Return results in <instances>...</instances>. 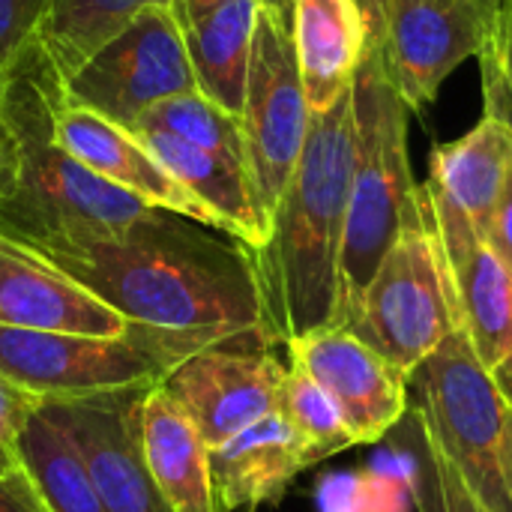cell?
Instances as JSON below:
<instances>
[{
	"label": "cell",
	"instance_id": "6da1fadb",
	"mask_svg": "<svg viewBox=\"0 0 512 512\" xmlns=\"http://www.w3.org/2000/svg\"><path fill=\"white\" fill-rule=\"evenodd\" d=\"M24 249L132 324L267 348L252 249L231 234L153 210L120 234Z\"/></svg>",
	"mask_w": 512,
	"mask_h": 512
},
{
	"label": "cell",
	"instance_id": "7a4b0ae2",
	"mask_svg": "<svg viewBox=\"0 0 512 512\" xmlns=\"http://www.w3.org/2000/svg\"><path fill=\"white\" fill-rule=\"evenodd\" d=\"M60 102L63 78L36 39L0 78V237L18 246L120 234L156 210L60 144Z\"/></svg>",
	"mask_w": 512,
	"mask_h": 512
},
{
	"label": "cell",
	"instance_id": "3957f363",
	"mask_svg": "<svg viewBox=\"0 0 512 512\" xmlns=\"http://www.w3.org/2000/svg\"><path fill=\"white\" fill-rule=\"evenodd\" d=\"M354 159L357 132L348 93L327 114H312L303 156L279 198L267 243L252 249L267 348L333 324Z\"/></svg>",
	"mask_w": 512,
	"mask_h": 512
},
{
	"label": "cell",
	"instance_id": "277c9868",
	"mask_svg": "<svg viewBox=\"0 0 512 512\" xmlns=\"http://www.w3.org/2000/svg\"><path fill=\"white\" fill-rule=\"evenodd\" d=\"M351 102L357 159L339 258V300L330 327L354 324L384 255L420 210V186L411 177L408 159V105L393 84L384 45H366Z\"/></svg>",
	"mask_w": 512,
	"mask_h": 512
},
{
	"label": "cell",
	"instance_id": "5b68a950",
	"mask_svg": "<svg viewBox=\"0 0 512 512\" xmlns=\"http://www.w3.org/2000/svg\"><path fill=\"white\" fill-rule=\"evenodd\" d=\"M207 348H219V342L150 324H132L114 339L0 327V375L45 405L150 390Z\"/></svg>",
	"mask_w": 512,
	"mask_h": 512
},
{
	"label": "cell",
	"instance_id": "8992f818",
	"mask_svg": "<svg viewBox=\"0 0 512 512\" xmlns=\"http://www.w3.org/2000/svg\"><path fill=\"white\" fill-rule=\"evenodd\" d=\"M414 414L492 512H512L501 477L507 396L459 324L408 378Z\"/></svg>",
	"mask_w": 512,
	"mask_h": 512
},
{
	"label": "cell",
	"instance_id": "52a82bcc",
	"mask_svg": "<svg viewBox=\"0 0 512 512\" xmlns=\"http://www.w3.org/2000/svg\"><path fill=\"white\" fill-rule=\"evenodd\" d=\"M456 327V297L420 201V210L384 255L348 330L411 378Z\"/></svg>",
	"mask_w": 512,
	"mask_h": 512
},
{
	"label": "cell",
	"instance_id": "ba28073f",
	"mask_svg": "<svg viewBox=\"0 0 512 512\" xmlns=\"http://www.w3.org/2000/svg\"><path fill=\"white\" fill-rule=\"evenodd\" d=\"M198 90L171 3L141 9L63 78V99L129 129L153 105Z\"/></svg>",
	"mask_w": 512,
	"mask_h": 512
},
{
	"label": "cell",
	"instance_id": "9c48e42d",
	"mask_svg": "<svg viewBox=\"0 0 512 512\" xmlns=\"http://www.w3.org/2000/svg\"><path fill=\"white\" fill-rule=\"evenodd\" d=\"M309 123L312 111L294 54L291 21L261 6L240 126L246 144V174L267 234L279 198L303 156Z\"/></svg>",
	"mask_w": 512,
	"mask_h": 512
},
{
	"label": "cell",
	"instance_id": "30bf717a",
	"mask_svg": "<svg viewBox=\"0 0 512 512\" xmlns=\"http://www.w3.org/2000/svg\"><path fill=\"white\" fill-rule=\"evenodd\" d=\"M498 3L489 0H390L384 54L408 111H426L441 84L480 57Z\"/></svg>",
	"mask_w": 512,
	"mask_h": 512
},
{
	"label": "cell",
	"instance_id": "8fae6325",
	"mask_svg": "<svg viewBox=\"0 0 512 512\" xmlns=\"http://www.w3.org/2000/svg\"><path fill=\"white\" fill-rule=\"evenodd\" d=\"M420 201L456 297L459 324L465 327L483 366L495 372L510 351V273L504 270L486 237L474 228L471 216L432 180L420 186Z\"/></svg>",
	"mask_w": 512,
	"mask_h": 512
},
{
	"label": "cell",
	"instance_id": "7c38bea8",
	"mask_svg": "<svg viewBox=\"0 0 512 512\" xmlns=\"http://www.w3.org/2000/svg\"><path fill=\"white\" fill-rule=\"evenodd\" d=\"M285 375L288 366H282L273 348L219 345L186 360L162 387L213 450L258 420L279 414Z\"/></svg>",
	"mask_w": 512,
	"mask_h": 512
},
{
	"label": "cell",
	"instance_id": "4fadbf2b",
	"mask_svg": "<svg viewBox=\"0 0 512 512\" xmlns=\"http://www.w3.org/2000/svg\"><path fill=\"white\" fill-rule=\"evenodd\" d=\"M147 390H114L84 399L45 402L51 417L75 444L108 512H168L141 450V399Z\"/></svg>",
	"mask_w": 512,
	"mask_h": 512
},
{
	"label": "cell",
	"instance_id": "5bb4252c",
	"mask_svg": "<svg viewBox=\"0 0 512 512\" xmlns=\"http://www.w3.org/2000/svg\"><path fill=\"white\" fill-rule=\"evenodd\" d=\"M285 348L291 366L336 402L354 444H375L408 417V375L348 327H321Z\"/></svg>",
	"mask_w": 512,
	"mask_h": 512
},
{
	"label": "cell",
	"instance_id": "9a60e30c",
	"mask_svg": "<svg viewBox=\"0 0 512 512\" xmlns=\"http://www.w3.org/2000/svg\"><path fill=\"white\" fill-rule=\"evenodd\" d=\"M57 138L84 168L141 198L144 204L228 234L222 219L204 201H198L174 174H168L165 165L132 132L114 126L111 120L63 99L57 111Z\"/></svg>",
	"mask_w": 512,
	"mask_h": 512
},
{
	"label": "cell",
	"instance_id": "2e32d148",
	"mask_svg": "<svg viewBox=\"0 0 512 512\" xmlns=\"http://www.w3.org/2000/svg\"><path fill=\"white\" fill-rule=\"evenodd\" d=\"M0 327L114 339L132 321L120 318L39 255L0 237Z\"/></svg>",
	"mask_w": 512,
	"mask_h": 512
},
{
	"label": "cell",
	"instance_id": "e0dca14e",
	"mask_svg": "<svg viewBox=\"0 0 512 512\" xmlns=\"http://www.w3.org/2000/svg\"><path fill=\"white\" fill-rule=\"evenodd\" d=\"M291 39L309 111L327 114L351 93L369 45L360 0H294Z\"/></svg>",
	"mask_w": 512,
	"mask_h": 512
},
{
	"label": "cell",
	"instance_id": "ac0fdd59",
	"mask_svg": "<svg viewBox=\"0 0 512 512\" xmlns=\"http://www.w3.org/2000/svg\"><path fill=\"white\" fill-rule=\"evenodd\" d=\"M306 468H312L309 456L279 414L258 420L210 450V477L222 512L279 504Z\"/></svg>",
	"mask_w": 512,
	"mask_h": 512
},
{
	"label": "cell",
	"instance_id": "d6986e66",
	"mask_svg": "<svg viewBox=\"0 0 512 512\" xmlns=\"http://www.w3.org/2000/svg\"><path fill=\"white\" fill-rule=\"evenodd\" d=\"M141 450L168 512H222L210 477V447L162 384L141 399Z\"/></svg>",
	"mask_w": 512,
	"mask_h": 512
},
{
	"label": "cell",
	"instance_id": "ffe728a7",
	"mask_svg": "<svg viewBox=\"0 0 512 512\" xmlns=\"http://www.w3.org/2000/svg\"><path fill=\"white\" fill-rule=\"evenodd\" d=\"M258 15L261 0H228L192 18H177L198 93L234 117L243 114Z\"/></svg>",
	"mask_w": 512,
	"mask_h": 512
},
{
	"label": "cell",
	"instance_id": "44dd1931",
	"mask_svg": "<svg viewBox=\"0 0 512 512\" xmlns=\"http://www.w3.org/2000/svg\"><path fill=\"white\" fill-rule=\"evenodd\" d=\"M162 165L174 174L198 201H204L225 225V231L246 243L249 249H261L267 243V228L258 213L252 183L243 165L222 159L210 150L171 138L165 132H132Z\"/></svg>",
	"mask_w": 512,
	"mask_h": 512
},
{
	"label": "cell",
	"instance_id": "7402d4cb",
	"mask_svg": "<svg viewBox=\"0 0 512 512\" xmlns=\"http://www.w3.org/2000/svg\"><path fill=\"white\" fill-rule=\"evenodd\" d=\"M510 162L512 129L504 120L483 114L468 135L432 147L429 180L447 192L486 237Z\"/></svg>",
	"mask_w": 512,
	"mask_h": 512
},
{
	"label": "cell",
	"instance_id": "603a6c76",
	"mask_svg": "<svg viewBox=\"0 0 512 512\" xmlns=\"http://www.w3.org/2000/svg\"><path fill=\"white\" fill-rule=\"evenodd\" d=\"M21 462L48 512H108L69 435L36 411L18 438Z\"/></svg>",
	"mask_w": 512,
	"mask_h": 512
},
{
	"label": "cell",
	"instance_id": "cb8c5ba5",
	"mask_svg": "<svg viewBox=\"0 0 512 512\" xmlns=\"http://www.w3.org/2000/svg\"><path fill=\"white\" fill-rule=\"evenodd\" d=\"M156 3L168 0H51L39 42L54 60L60 78H66L141 9Z\"/></svg>",
	"mask_w": 512,
	"mask_h": 512
},
{
	"label": "cell",
	"instance_id": "d4e9b609",
	"mask_svg": "<svg viewBox=\"0 0 512 512\" xmlns=\"http://www.w3.org/2000/svg\"><path fill=\"white\" fill-rule=\"evenodd\" d=\"M126 132H165L201 150H210L222 159H231L246 168V144L240 117L228 114L204 93H180L171 96L150 111H144Z\"/></svg>",
	"mask_w": 512,
	"mask_h": 512
},
{
	"label": "cell",
	"instance_id": "484cf974",
	"mask_svg": "<svg viewBox=\"0 0 512 512\" xmlns=\"http://www.w3.org/2000/svg\"><path fill=\"white\" fill-rule=\"evenodd\" d=\"M279 417L300 438L309 456V465H318L354 447V435L348 432L336 402L297 366H288V375L279 393Z\"/></svg>",
	"mask_w": 512,
	"mask_h": 512
},
{
	"label": "cell",
	"instance_id": "4316f807",
	"mask_svg": "<svg viewBox=\"0 0 512 512\" xmlns=\"http://www.w3.org/2000/svg\"><path fill=\"white\" fill-rule=\"evenodd\" d=\"M411 429H414V453H411V477L408 486L414 492L420 512H492L486 501L471 489V483L462 477V471L447 459V453L438 447V441L423 429L417 414L411 411Z\"/></svg>",
	"mask_w": 512,
	"mask_h": 512
},
{
	"label": "cell",
	"instance_id": "83f0119b",
	"mask_svg": "<svg viewBox=\"0 0 512 512\" xmlns=\"http://www.w3.org/2000/svg\"><path fill=\"white\" fill-rule=\"evenodd\" d=\"M405 489L393 474H336L321 483V512H405Z\"/></svg>",
	"mask_w": 512,
	"mask_h": 512
},
{
	"label": "cell",
	"instance_id": "f1b7e54d",
	"mask_svg": "<svg viewBox=\"0 0 512 512\" xmlns=\"http://www.w3.org/2000/svg\"><path fill=\"white\" fill-rule=\"evenodd\" d=\"M483 66V99L486 111L498 120H504L512 129V6L510 0H501L495 9V21L489 30V39L480 51Z\"/></svg>",
	"mask_w": 512,
	"mask_h": 512
},
{
	"label": "cell",
	"instance_id": "f546056e",
	"mask_svg": "<svg viewBox=\"0 0 512 512\" xmlns=\"http://www.w3.org/2000/svg\"><path fill=\"white\" fill-rule=\"evenodd\" d=\"M51 0H0V78L39 39Z\"/></svg>",
	"mask_w": 512,
	"mask_h": 512
},
{
	"label": "cell",
	"instance_id": "4dcf8cb0",
	"mask_svg": "<svg viewBox=\"0 0 512 512\" xmlns=\"http://www.w3.org/2000/svg\"><path fill=\"white\" fill-rule=\"evenodd\" d=\"M39 408H42V402L36 396L18 390L15 384H9L0 375V480H12V477L24 474L18 438H21V429L27 426V420Z\"/></svg>",
	"mask_w": 512,
	"mask_h": 512
},
{
	"label": "cell",
	"instance_id": "1f68e13d",
	"mask_svg": "<svg viewBox=\"0 0 512 512\" xmlns=\"http://www.w3.org/2000/svg\"><path fill=\"white\" fill-rule=\"evenodd\" d=\"M486 243L492 246V252L498 255V261L504 264V270L510 273L512 279V162L510 168H507L498 204H495L492 225L486 231Z\"/></svg>",
	"mask_w": 512,
	"mask_h": 512
},
{
	"label": "cell",
	"instance_id": "d6a6232c",
	"mask_svg": "<svg viewBox=\"0 0 512 512\" xmlns=\"http://www.w3.org/2000/svg\"><path fill=\"white\" fill-rule=\"evenodd\" d=\"M0 512H48L27 471L21 477L0 480Z\"/></svg>",
	"mask_w": 512,
	"mask_h": 512
},
{
	"label": "cell",
	"instance_id": "836d02e7",
	"mask_svg": "<svg viewBox=\"0 0 512 512\" xmlns=\"http://www.w3.org/2000/svg\"><path fill=\"white\" fill-rule=\"evenodd\" d=\"M501 477H504V489L512 504V402L507 399L504 408V432H501Z\"/></svg>",
	"mask_w": 512,
	"mask_h": 512
},
{
	"label": "cell",
	"instance_id": "e575fe53",
	"mask_svg": "<svg viewBox=\"0 0 512 512\" xmlns=\"http://www.w3.org/2000/svg\"><path fill=\"white\" fill-rule=\"evenodd\" d=\"M363 3V15L369 24V42L384 45V27H387V3L390 0H360Z\"/></svg>",
	"mask_w": 512,
	"mask_h": 512
},
{
	"label": "cell",
	"instance_id": "d590c367",
	"mask_svg": "<svg viewBox=\"0 0 512 512\" xmlns=\"http://www.w3.org/2000/svg\"><path fill=\"white\" fill-rule=\"evenodd\" d=\"M168 3H171V9H174L177 18H192V15H198V12L213 9V6L228 3V0H168Z\"/></svg>",
	"mask_w": 512,
	"mask_h": 512
},
{
	"label": "cell",
	"instance_id": "8d00e7d4",
	"mask_svg": "<svg viewBox=\"0 0 512 512\" xmlns=\"http://www.w3.org/2000/svg\"><path fill=\"white\" fill-rule=\"evenodd\" d=\"M495 378H498V384H501V390H504V396L512 402V336H510V351H507V357H504V363L492 372Z\"/></svg>",
	"mask_w": 512,
	"mask_h": 512
},
{
	"label": "cell",
	"instance_id": "74e56055",
	"mask_svg": "<svg viewBox=\"0 0 512 512\" xmlns=\"http://www.w3.org/2000/svg\"><path fill=\"white\" fill-rule=\"evenodd\" d=\"M261 6H264V9H270V12H276L279 18L291 21V9H294V0H261ZM360 6H363V3H360Z\"/></svg>",
	"mask_w": 512,
	"mask_h": 512
},
{
	"label": "cell",
	"instance_id": "f35d334b",
	"mask_svg": "<svg viewBox=\"0 0 512 512\" xmlns=\"http://www.w3.org/2000/svg\"><path fill=\"white\" fill-rule=\"evenodd\" d=\"M489 3H501V0H489Z\"/></svg>",
	"mask_w": 512,
	"mask_h": 512
},
{
	"label": "cell",
	"instance_id": "ab89813d",
	"mask_svg": "<svg viewBox=\"0 0 512 512\" xmlns=\"http://www.w3.org/2000/svg\"><path fill=\"white\" fill-rule=\"evenodd\" d=\"M510 6H512V0H510Z\"/></svg>",
	"mask_w": 512,
	"mask_h": 512
}]
</instances>
